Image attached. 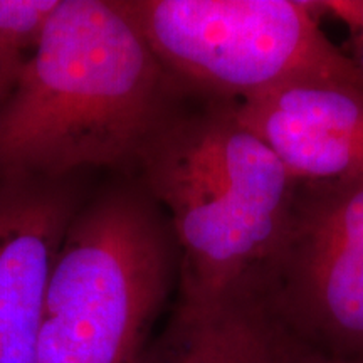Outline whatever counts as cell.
<instances>
[{"instance_id":"6da1fadb","label":"cell","mask_w":363,"mask_h":363,"mask_svg":"<svg viewBox=\"0 0 363 363\" xmlns=\"http://www.w3.org/2000/svg\"><path fill=\"white\" fill-rule=\"evenodd\" d=\"M184 96L120 0H61L0 104V177L135 163Z\"/></svg>"},{"instance_id":"7a4b0ae2","label":"cell","mask_w":363,"mask_h":363,"mask_svg":"<svg viewBox=\"0 0 363 363\" xmlns=\"http://www.w3.org/2000/svg\"><path fill=\"white\" fill-rule=\"evenodd\" d=\"M192 98L194 108H185V96L177 103L135 163L174 234L177 306L206 308L266 294L299 184L233 101Z\"/></svg>"},{"instance_id":"3957f363","label":"cell","mask_w":363,"mask_h":363,"mask_svg":"<svg viewBox=\"0 0 363 363\" xmlns=\"http://www.w3.org/2000/svg\"><path fill=\"white\" fill-rule=\"evenodd\" d=\"M179 251L150 195H108L74 217L45 293L35 363H145Z\"/></svg>"},{"instance_id":"277c9868","label":"cell","mask_w":363,"mask_h":363,"mask_svg":"<svg viewBox=\"0 0 363 363\" xmlns=\"http://www.w3.org/2000/svg\"><path fill=\"white\" fill-rule=\"evenodd\" d=\"M120 2L184 94L240 101L291 81L363 86L352 57L321 30L318 2Z\"/></svg>"},{"instance_id":"5b68a950","label":"cell","mask_w":363,"mask_h":363,"mask_svg":"<svg viewBox=\"0 0 363 363\" xmlns=\"http://www.w3.org/2000/svg\"><path fill=\"white\" fill-rule=\"evenodd\" d=\"M266 298L306 350L363 362V174L299 184Z\"/></svg>"},{"instance_id":"8992f818","label":"cell","mask_w":363,"mask_h":363,"mask_svg":"<svg viewBox=\"0 0 363 363\" xmlns=\"http://www.w3.org/2000/svg\"><path fill=\"white\" fill-rule=\"evenodd\" d=\"M233 103L298 184L363 174V86L291 81Z\"/></svg>"},{"instance_id":"52a82bcc","label":"cell","mask_w":363,"mask_h":363,"mask_svg":"<svg viewBox=\"0 0 363 363\" xmlns=\"http://www.w3.org/2000/svg\"><path fill=\"white\" fill-rule=\"evenodd\" d=\"M72 219L65 194L0 192V363H35L48 284Z\"/></svg>"},{"instance_id":"ba28073f","label":"cell","mask_w":363,"mask_h":363,"mask_svg":"<svg viewBox=\"0 0 363 363\" xmlns=\"http://www.w3.org/2000/svg\"><path fill=\"white\" fill-rule=\"evenodd\" d=\"M299 348L264 293H242L206 308L177 306L145 363H289Z\"/></svg>"},{"instance_id":"9c48e42d","label":"cell","mask_w":363,"mask_h":363,"mask_svg":"<svg viewBox=\"0 0 363 363\" xmlns=\"http://www.w3.org/2000/svg\"><path fill=\"white\" fill-rule=\"evenodd\" d=\"M61 0H0V59L19 74Z\"/></svg>"},{"instance_id":"30bf717a","label":"cell","mask_w":363,"mask_h":363,"mask_svg":"<svg viewBox=\"0 0 363 363\" xmlns=\"http://www.w3.org/2000/svg\"><path fill=\"white\" fill-rule=\"evenodd\" d=\"M318 7L347 26L355 52L352 61L363 76V0H325L318 2Z\"/></svg>"},{"instance_id":"8fae6325","label":"cell","mask_w":363,"mask_h":363,"mask_svg":"<svg viewBox=\"0 0 363 363\" xmlns=\"http://www.w3.org/2000/svg\"><path fill=\"white\" fill-rule=\"evenodd\" d=\"M289 363H363L358 360H345V358H337L330 355H321V353L310 352L305 347H301L296 352V355L291 358Z\"/></svg>"},{"instance_id":"7c38bea8","label":"cell","mask_w":363,"mask_h":363,"mask_svg":"<svg viewBox=\"0 0 363 363\" xmlns=\"http://www.w3.org/2000/svg\"><path fill=\"white\" fill-rule=\"evenodd\" d=\"M13 81H16V74H13V72L6 66V62L0 59V98L7 96Z\"/></svg>"}]
</instances>
